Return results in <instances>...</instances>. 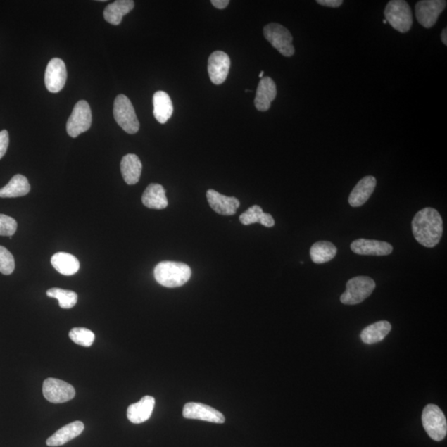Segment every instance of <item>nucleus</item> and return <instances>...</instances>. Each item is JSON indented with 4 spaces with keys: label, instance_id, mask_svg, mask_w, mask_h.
Here are the masks:
<instances>
[{
    "label": "nucleus",
    "instance_id": "1",
    "mask_svg": "<svg viewBox=\"0 0 447 447\" xmlns=\"http://www.w3.org/2000/svg\"><path fill=\"white\" fill-rule=\"evenodd\" d=\"M414 238L422 246L434 248L443 234V221L439 211L427 207L418 211L412 222Z\"/></svg>",
    "mask_w": 447,
    "mask_h": 447
},
{
    "label": "nucleus",
    "instance_id": "2",
    "mask_svg": "<svg viewBox=\"0 0 447 447\" xmlns=\"http://www.w3.org/2000/svg\"><path fill=\"white\" fill-rule=\"evenodd\" d=\"M191 270L186 263L172 261L159 263L155 267V279L166 288H178L191 279Z\"/></svg>",
    "mask_w": 447,
    "mask_h": 447
},
{
    "label": "nucleus",
    "instance_id": "3",
    "mask_svg": "<svg viewBox=\"0 0 447 447\" xmlns=\"http://www.w3.org/2000/svg\"><path fill=\"white\" fill-rule=\"evenodd\" d=\"M385 20L395 30L405 34L411 30L413 25V14L410 6L403 0H392L389 1L384 11Z\"/></svg>",
    "mask_w": 447,
    "mask_h": 447
},
{
    "label": "nucleus",
    "instance_id": "4",
    "mask_svg": "<svg viewBox=\"0 0 447 447\" xmlns=\"http://www.w3.org/2000/svg\"><path fill=\"white\" fill-rule=\"evenodd\" d=\"M375 282L370 277L358 276L347 282L346 290L341 296L346 305H356L364 302L375 289Z\"/></svg>",
    "mask_w": 447,
    "mask_h": 447
},
{
    "label": "nucleus",
    "instance_id": "5",
    "mask_svg": "<svg viewBox=\"0 0 447 447\" xmlns=\"http://www.w3.org/2000/svg\"><path fill=\"white\" fill-rule=\"evenodd\" d=\"M422 425L432 440L441 441L447 434V422L443 412L435 404H428L422 411Z\"/></svg>",
    "mask_w": 447,
    "mask_h": 447
},
{
    "label": "nucleus",
    "instance_id": "6",
    "mask_svg": "<svg viewBox=\"0 0 447 447\" xmlns=\"http://www.w3.org/2000/svg\"><path fill=\"white\" fill-rule=\"evenodd\" d=\"M114 117L116 123L126 133L134 134L139 130V122L136 115L134 108L130 99L125 95L116 97L114 103Z\"/></svg>",
    "mask_w": 447,
    "mask_h": 447
},
{
    "label": "nucleus",
    "instance_id": "7",
    "mask_svg": "<svg viewBox=\"0 0 447 447\" xmlns=\"http://www.w3.org/2000/svg\"><path fill=\"white\" fill-rule=\"evenodd\" d=\"M263 35L274 48L287 58L295 53L293 36L287 28L279 23H268L263 27Z\"/></svg>",
    "mask_w": 447,
    "mask_h": 447
},
{
    "label": "nucleus",
    "instance_id": "8",
    "mask_svg": "<svg viewBox=\"0 0 447 447\" xmlns=\"http://www.w3.org/2000/svg\"><path fill=\"white\" fill-rule=\"evenodd\" d=\"M92 115L91 107L86 101H80L74 106L72 115L67 123L68 134L73 138H77L84 132L91 128Z\"/></svg>",
    "mask_w": 447,
    "mask_h": 447
},
{
    "label": "nucleus",
    "instance_id": "9",
    "mask_svg": "<svg viewBox=\"0 0 447 447\" xmlns=\"http://www.w3.org/2000/svg\"><path fill=\"white\" fill-rule=\"evenodd\" d=\"M42 393L48 401L53 403H63L72 400L76 391L73 385L58 379L49 378L42 385Z\"/></svg>",
    "mask_w": 447,
    "mask_h": 447
},
{
    "label": "nucleus",
    "instance_id": "10",
    "mask_svg": "<svg viewBox=\"0 0 447 447\" xmlns=\"http://www.w3.org/2000/svg\"><path fill=\"white\" fill-rule=\"evenodd\" d=\"M446 4L445 0H422L417 2L415 11L418 23L426 28L434 27L440 14L444 11Z\"/></svg>",
    "mask_w": 447,
    "mask_h": 447
},
{
    "label": "nucleus",
    "instance_id": "11",
    "mask_svg": "<svg viewBox=\"0 0 447 447\" xmlns=\"http://www.w3.org/2000/svg\"><path fill=\"white\" fill-rule=\"evenodd\" d=\"M68 73L62 59L53 58L50 61L45 73V84L51 93H58L63 89L67 82Z\"/></svg>",
    "mask_w": 447,
    "mask_h": 447
},
{
    "label": "nucleus",
    "instance_id": "12",
    "mask_svg": "<svg viewBox=\"0 0 447 447\" xmlns=\"http://www.w3.org/2000/svg\"><path fill=\"white\" fill-rule=\"evenodd\" d=\"M183 417L214 423H224L225 416L216 409L200 403H188L183 408Z\"/></svg>",
    "mask_w": 447,
    "mask_h": 447
},
{
    "label": "nucleus",
    "instance_id": "13",
    "mask_svg": "<svg viewBox=\"0 0 447 447\" xmlns=\"http://www.w3.org/2000/svg\"><path fill=\"white\" fill-rule=\"evenodd\" d=\"M230 68L229 56L222 51H214L208 60V73L210 81L215 84L225 82Z\"/></svg>",
    "mask_w": 447,
    "mask_h": 447
},
{
    "label": "nucleus",
    "instance_id": "14",
    "mask_svg": "<svg viewBox=\"0 0 447 447\" xmlns=\"http://www.w3.org/2000/svg\"><path fill=\"white\" fill-rule=\"evenodd\" d=\"M351 251L360 256H389L393 252L391 244L374 241V239H359L351 244Z\"/></svg>",
    "mask_w": 447,
    "mask_h": 447
},
{
    "label": "nucleus",
    "instance_id": "15",
    "mask_svg": "<svg viewBox=\"0 0 447 447\" xmlns=\"http://www.w3.org/2000/svg\"><path fill=\"white\" fill-rule=\"evenodd\" d=\"M206 199L211 208L222 215H233L239 207V201L235 197L227 196L210 189L206 192Z\"/></svg>",
    "mask_w": 447,
    "mask_h": 447
},
{
    "label": "nucleus",
    "instance_id": "16",
    "mask_svg": "<svg viewBox=\"0 0 447 447\" xmlns=\"http://www.w3.org/2000/svg\"><path fill=\"white\" fill-rule=\"evenodd\" d=\"M277 96L276 84L271 77L261 79L257 88L255 106L258 111L265 112L270 109L271 103Z\"/></svg>",
    "mask_w": 447,
    "mask_h": 447
},
{
    "label": "nucleus",
    "instance_id": "17",
    "mask_svg": "<svg viewBox=\"0 0 447 447\" xmlns=\"http://www.w3.org/2000/svg\"><path fill=\"white\" fill-rule=\"evenodd\" d=\"M155 406V399L151 396H144L139 402L131 404L127 410L128 420L134 424L148 421L151 417Z\"/></svg>",
    "mask_w": 447,
    "mask_h": 447
},
{
    "label": "nucleus",
    "instance_id": "18",
    "mask_svg": "<svg viewBox=\"0 0 447 447\" xmlns=\"http://www.w3.org/2000/svg\"><path fill=\"white\" fill-rule=\"evenodd\" d=\"M376 184H377V181L373 176H367L362 178L351 193L349 196L350 205L353 207H359L366 203L372 193L374 192Z\"/></svg>",
    "mask_w": 447,
    "mask_h": 447
},
{
    "label": "nucleus",
    "instance_id": "19",
    "mask_svg": "<svg viewBox=\"0 0 447 447\" xmlns=\"http://www.w3.org/2000/svg\"><path fill=\"white\" fill-rule=\"evenodd\" d=\"M84 429L83 422L77 421L61 428L56 431L53 436L46 440V445L49 446H60L68 443V441L76 439L82 434Z\"/></svg>",
    "mask_w": 447,
    "mask_h": 447
},
{
    "label": "nucleus",
    "instance_id": "20",
    "mask_svg": "<svg viewBox=\"0 0 447 447\" xmlns=\"http://www.w3.org/2000/svg\"><path fill=\"white\" fill-rule=\"evenodd\" d=\"M142 163L135 154H127L122 158L120 169L122 176L128 185L138 183L142 173Z\"/></svg>",
    "mask_w": 447,
    "mask_h": 447
},
{
    "label": "nucleus",
    "instance_id": "21",
    "mask_svg": "<svg viewBox=\"0 0 447 447\" xmlns=\"http://www.w3.org/2000/svg\"><path fill=\"white\" fill-rule=\"evenodd\" d=\"M143 204L150 209L163 210L168 205L166 191L162 185L152 183L146 188L142 196Z\"/></svg>",
    "mask_w": 447,
    "mask_h": 447
},
{
    "label": "nucleus",
    "instance_id": "22",
    "mask_svg": "<svg viewBox=\"0 0 447 447\" xmlns=\"http://www.w3.org/2000/svg\"><path fill=\"white\" fill-rule=\"evenodd\" d=\"M134 8V2L133 0H117L105 8L103 18L111 25H119L123 20V17L133 11Z\"/></svg>",
    "mask_w": 447,
    "mask_h": 447
},
{
    "label": "nucleus",
    "instance_id": "23",
    "mask_svg": "<svg viewBox=\"0 0 447 447\" xmlns=\"http://www.w3.org/2000/svg\"><path fill=\"white\" fill-rule=\"evenodd\" d=\"M153 115L160 124H166L173 113L170 96L165 92H157L153 97Z\"/></svg>",
    "mask_w": 447,
    "mask_h": 447
},
{
    "label": "nucleus",
    "instance_id": "24",
    "mask_svg": "<svg viewBox=\"0 0 447 447\" xmlns=\"http://www.w3.org/2000/svg\"><path fill=\"white\" fill-rule=\"evenodd\" d=\"M51 265L61 275L72 276L79 271L80 263L76 257L70 253L59 252L51 257Z\"/></svg>",
    "mask_w": 447,
    "mask_h": 447
},
{
    "label": "nucleus",
    "instance_id": "25",
    "mask_svg": "<svg viewBox=\"0 0 447 447\" xmlns=\"http://www.w3.org/2000/svg\"><path fill=\"white\" fill-rule=\"evenodd\" d=\"M31 187L26 177L17 174L13 176L6 187L0 188L1 199H14L26 196L30 191Z\"/></svg>",
    "mask_w": 447,
    "mask_h": 447
},
{
    "label": "nucleus",
    "instance_id": "26",
    "mask_svg": "<svg viewBox=\"0 0 447 447\" xmlns=\"http://www.w3.org/2000/svg\"><path fill=\"white\" fill-rule=\"evenodd\" d=\"M392 326L387 321H380L365 327L360 334L362 341L367 345L375 344L388 336L391 331Z\"/></svg>",
    "mask_w": 447,
    "mask_h": 447
},
{
    "label": "nucleus",
    "instance_id": "27",
    "mask_svg": "<svg viewBox=\"0 0 447 447\" xmlns=\"http://www.w3.org/2000/svg\"><path fill=\"white\" fill-rule=\"evenodd\" d=\"M239 220L244 225L260 223L263 227H272L275 225V219L270 214L265 213L260 206L255 205L239 216Z\"/></svg>",
    "mask_w": 447,
    "mask_h": 447
},
{
    "label": "nucleus",
    "instance_id": "28",
    "mask_svg": "<svg viewBox=\"0 0 447 447\" xmlns=\"http://www.w3.org/2000/svg\"><path fill=\"white\" fill-rule=\"evenodd\" d=\"M337 253V248L328 241L315 243L310 249V258L315 263H325L333 260Z\"/></svg>",
    "mask_w": 447,
    "mask_h": 447
},
{
    "label": "nucleus",
    "instance_id": "29",
    "mask_svg": "<svg viewBox=\"0 0 447 447\" xmlns=\"http://www.w3.org/2000/svg\"><path fill=\"white\" fill-rule=\"evenodd\" d=\"M46 296L58 300L60 308L70 309L77 304L78 296L75 291L53 288L46 291Z\"/></svg>",
    "mask_w": 447,
    "mask_h": 447
},
{
    "label": "nucleus",
    "instance_id": "30",
    "mask_svg": "<svg viewBox=\"0 0 447 447\" xmlns=\"http://www.w3.org/2000/svg\"><path fill=\"white\" fill-rule=\"evenodd\" d=\"M70 340L79 346H92L95 341L96 336L87 328L77 327L72 329L69 333Z\"/></svg>",
    "mask_w": 447,
    "mask_h": 447
},
{
    "label": "nucleus",
    "instance_id": "31",
    "mask_svg": "<svg viewBox=\"0 0 447 447\" xmlns=\"http://www.w3.org/2000/svg\"><path fill=\"white\" fill-rule=\"evenodd\" d=\"M15 268V261L11 252L6 248L0 246V272L4 275H11Z\"/></svg>",
    "mask_w": 447,
    "mask_h": 447
},
{
    "label": "nucleus",
    "instance_id": "32",
    "mask_svg": "<svg viewBox=\"0 0 447 447\" xmlns=\"http://www.w3.org/2000/svg\"><path fill=\"white\" fill-rule=\"evenodd\" d=\"M18 228L17 221L11 216L0 214V235L13 237Z\"/></svg>",
    "mask_w": 447,
    "mask_h": 447
},
{
    "label": "nucleus",
    "instance_id": "33",
    "mask_svg": "<svg viewBox=\"0 0 447 447\" xmlns=\"http://www.w3.org/2000/svg\"><path fill=\"white\" fill-rule=\"evenodd\" d=\"M9 144V135L7 130L0 132V159H1L7 152Z\"/></svg>",
    "mask_w": 447,
    "mask_h": 447
},
{
    "label": "nucleus",
    "instance_id": "34",
    "mask_svg": "<svg viewBox=\"0 0 447 447\" xmlns=\"http://www.w3.org/2000/svg\"><path fill=\"white\" fill-rule=\"evenodd\" d=\"M317 4L322 6L338 8L343 4L342 0H317Z\"/></svg>",
    "mask_w": 447,
    "mask_h": 447
},
{
    "label": "nucleus",
    "instance_id": "35",
    "mask_svg": "<svg viewBox=\"0 0 447 447\" xmlns=\"http://www.w3.org/2000/svg\"><path fill=\"white\" fill-rule=\"evenodd\" d=\"M213 6L218 9H224L229 6V0H211Z\"/></svg>",
    "mask_w": 447,
    "mask_h": 447
},
{
    "label": "nucleus",
    "instance_id": "36",
    "mask_svg": "<svg viewBox=\"0 0 447 447\" xmlns=\"http://www.w3.org/2000/svg\"><path fill=\"white\" fill-rule=\"evenodd\" d=\"M446 34H447L446 28H444V30H442L441 32V42H443L445 46H447Z\"/></svg>",
    "mask_w": 447,
    "mask_h": 447
},
{
    "label": "nucleus",
    "instance_id": "37",
    "mask_svg": "<svg viewBox=\"0 0 447 447\" xmlns=\"http://www.w3.org/2000/svg\"><path fill=\"white\" fill-rule=\"evenodd\" d=\"M263 74H265V73L261 72L260 74V76H258V77H260L261 79L263 78Z\"/></svg>",
    "mask_w": 447,
    "mask_h": 447
},
{
    "label": "nucleus",
    "instance_id": "38",
    "mask_svg": "<svg viewBox=\"0 0 447 447\" xmlns=\"http://www.w3.org/2000/svg\"><path fill=\"white\" fill-rule=\"evenodd\" d=\"M383 23H384V25H386V23H387V21H386L385 20L383 21Z\"/></svg>",
    "mask_w": 447,
    "mask_h": 447
}]
</instances>
